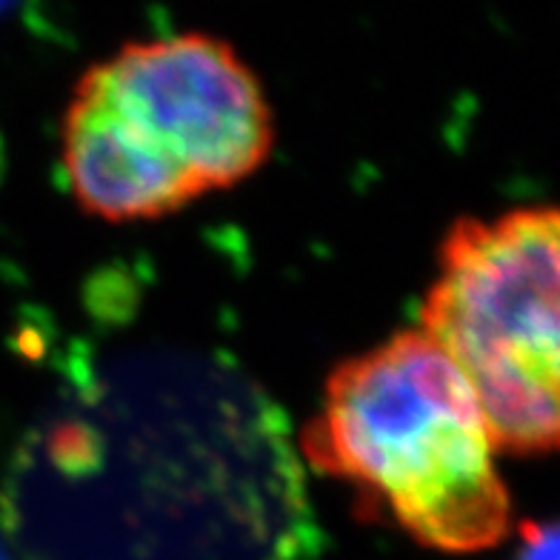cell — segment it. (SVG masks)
Returning a JSON list of instances; mask_svg holds the SVG:
<instances>
[{"label":"cell","mask_w":560,"mask_h":560,"mask_svg":"<svg viewBox=\"0 0 560 560\" xmlns=\"http://www.w3.org/2000/svg\"><path fill=\"white\" fill-rule=\"evenodd\" d=\"M303 452L317 472L358 489L420 546L472 555L512 532L487 418L420 329L335 369L303 432Z\"/></svg>","instance_id":"2"},{"label":"cell","mask_w":560,"mask_h":560,"mask_svg":"<svg viewBox=\"0 0 560 560\" xmlns=\"http://www.w3.org/2000/svg\"><path fill=\"white\" fill-rule=\"evenodd\" d=\"M272 109L258 74L203 32L124 44L74 86L63 172L104 221H147L241 184L269 158Z\"/></svg>","instance_id":"1"},{"label":"cell","mask_w":560,"mask_h":560,"mask_svg":"<svg viewBox=\"0 0 560 560\" xmlns=\"http://www.w3.org/2000/svg\"><path fill=\"white\" fill-rule=\"evenodd\" d=\"M0 560H7V558H3V555H0Z\"/></svg>","instance_id":"5"},{"label":"cell","mask_w":560,"mask_h":560,"mask_svg":"<svg viewBox=\"0 0 560 560\" xmlns=\"http://www.w3.org/2000/svg\"><path fill=\"white\" fill-rule=\"evenodd\" d=\"M558 524L552 521H526L512 560H558Z\"/></svg>","instance_id":"4"},{"label":"cell","mask_w":560,"mask_h":560,"mask_svg":"<svg viewBox=\"0 0 560 560\" xmlns=\"http://www.w3.org/2000/svg\"><path fill=\"white\" fill-rule=\"evenodd\" d=\"M560 221L552 207L460 218L420 306L427 335L472 389L498 450L558 446Z\"/></svg>","instance_id":"3"}]
</instances>
